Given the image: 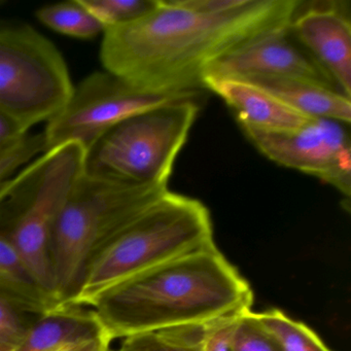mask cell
Returning a JSON list of instances; mask_svg holds the SVG:
<instances>
[{
    "label": "cell",
    "mask_w": 351,
    "mask_h": 351,
    "mask_svg": "<svg viewBox=\"0 0 351 351\" xmlns=\"http://www.w3.org/2000/svg\"><path fill=\"white\" fill-rule=\"evenodd\" d=\"M301 0H156L136 21L104 32V69L141 91L193 93L208 67L287 29Z\"/></svg>",
    "instance_id": "obj_1"
},
{
    "label": "cell",
    "mask_w": 351,
    "mask_h": 351,
    "mask_svg": "<svg viewBox=\"0 0 351 351\" xmlns=\"http://www.w3.org/2000/svg\"><path fill=\"white\" fill-rule=\"evenodd\" d=\"M252 304L250 282L213 242L117 283L91 307L114 341L207 324Z\"/></svg>",
    "instance_id": "obj_2"
},
{
    "label": "cell",
    "mask_w": 351,
    "mask_h": 351,
    "mask_svg": "<svg viewBox=\"0 0 351 351\" xmlns=\"http://www.w3.org/2000/svg\"><path fill=\"white\" fill-rule=\"evenodd\" d=\"M169 191L168 184L114 182L84 172L57 217L51 240L59 309L77 293L93 258Z\"/></svg>",
    "instance_id": "obj_3"
},
{
    "label": "cell",
    "mask_w": 351,
    "mask_h": 351,
    "mask_svg": "<svg viewBox=\"0 0 351 351\" xmlns=\"http://www.w3.org/2000/svg\"><path fill=\"white\" fill-rule=\"evenodd\" d=\"M213 242L208 208L169 191L93 258L65 307H91L117 283Z\"/></svg>",
    "instance_id": "obj_4"
},
{
    "label": "cell",
    "mask_w": 351,
    "mask_h": 351,
    "mask_svg": "<svg viewBox=\"0 0 351 351\" xmlns=\"http://www.w3.org/2000/svg\"><path fill=\"white\" fill-rule=\"evenodd\" d=\"M197 95L123 121L86 153L85 173L138 184H168L198 116Z\"/></svg>",
    "instance_id": "obj_5"
},
{
    "label": "cell",
    "mask_w": 351,
    "mask_h": 351,
    "mask_svg": "<svg viewBox=\"0 0 351 351\" xmlns=\"http://www.w3.org/2000/svg\"><path fill=\"white\" fill-rule=\"evenodd\" d=\"M86 153L81 143H62L45 152L10 180L21 208L8 238L56 303L51 240L63 205L85 172Z\"/></svg>",
    "instance_id": "obj_6"
},
{
    "label": "cell",
    "mask_w": 351,
    "mask_h": 351,
    "mask_svg": "<svg viewBox=\"0 0 351 351\" xmlns=\"http://www.w3.org/2000/svg\"><path fill=\"white\" fill-rule=\"evenodd\" d=\"M73 89L52 42L28 24L0 18V110L30 130L56 116Z\"/></svg>",
    "instance_id": "obj_7"
},
{
    "label": "cell",
    "mask_w": 351,
    "mask_h": 351,
    "mask_svg": "<svg viewBox=\"0 0 351 351\" xmlns=\"http://www.w3.org/2000/svg\"><path fill=\"white\" fill-rule=\"evenodd\" d=\"M197 95L141 91L108 71H97L73 87L60 112L47 122L46 151L75 141L86 152L123 121L169 102Z\"/></svg>",
    "instance_id": "obj_8"
},
{
    "label": "cell",
    "mask_w": 351,
    "mask_h": 351,
    "mask_svg": "<svg viewBox=\"0 0 351 351\" xmlns=\"http://www.w3.org/2000/svg\"><path fill=\"white\" fill-rule=\"evenodd\" d=\"M347 126L328 119L313 118L302 128L287 132L242 130L271 161L330 184L349 202L351 145Z\"/></svg>",
    "instance_id": "obj_9"
},
{
    "label": "cell",
    "mask_w": 351,
    "mask_h": 351,
    "mask_svg": "<svg viewBox=\"0 0 351 351\" xmlns=\"http://www.w3.org/2000/svg\"><path fill=\"white\" fill-rule=\"evenodd\" d=\"M252 77L298 80L341 92L332 77L293 38L289 28L262 36L226 55L213 63L204 75V79Z\"/></svg>",
    "instance_id": "obj_10"
},
{
    "label": "cell",
    "mask_w": 351,
    "mask_h": 351,
    "mask_svg": "<svg viewBox=\"0 0 351 351\" xmlns=\"http://www.w3.org/2000/svg\"><path fill=\"white\" fill-rule=\"evenodd\" d=\"M297 42L351 98V21L349 3L301 1L289 25Z\"/></svg>",
    "instance_id": "obj_11"
},
{
    "label": "cell",
    "mask_w": 351,
    "mask_h": 351,
    "mask_svg": "<svg viewBox=\"0 0 351 351\" xmlns=\"http://www.w3.org/2000/svg\"><path fill=\"white\" fill-rule=\"evenodd\" d=\"M203 88L217 94L234 110L242 128L287 132L302 128L313 119L242 80L205 77Z\"/></svg>",
    "instance_id": "obj_12"
},
{
    "label": "cell",
    "mask_w": 351,
    "mask_h": 351,
    "mask_svg": "<svg viewBox=\"0 0 351 351\" xmlns=\"http://www.w3.org/2000/svg\"><path fill=\"white\" fill-rule=\"evenodd\" d=\"M106 335L95 312L63 307L40 316L15 351H57Z\"/></svg>",
    "instance_id": "obj_13"
},
{
    "label": "cell",
    "mask_w": 351,
    "mask_h": 351,
    "mask_svg": "<svg viewBox=\"0 0 351 351\" xmlns=\"http://www.w3.org/2000/svg\"><path fill=\"white\" fill-rule=\"evenodd\" d=\"M242 81L262 88L293 110L310 118L328 119L343 124H350V98L341 92L308 82L283 77H252Z\"/></svg>",
    "instance_id": "obj_14"
},
{
    "label": "cell",
    "mask_w": 351,
    "mask_h": 351,
    "mask_svg": "<svg viewBox=\"0 0 351 351\" xmlns=\"http://www.w3.org/2000/svg\"><path fill=\"white\" fill-rule=\"evenodd\" d=\"M0 299L20 311L42 316L59 309L26 266L5 234L0 232Z\"/></svg>",
    "instance_id": "obj_15"
},
{
    "label": "cell",
    "mask_w": 351,
    "mask_h": 351,
    "mask_svg": "<svg viewBox=\"0 0 351 351\" xmlns=\"http://www.w3.org/2000/svg\"><path fill=\"white\" fill-rule=\"evenodd\" d=\"M40 23L71 38L89 40L104 34V24L90 13L81 0L64 1L40 8L36 13Z\"/></svg>",
    "instance_id": "obj_16"
},
{
    "label": "cell",
    "mask_w": 351,
    "mask_h": 351,
    "mask_svg": "<svg viewBox=\"0 0 351 351\" xmlns=\"http://www.w3.org/2000/svg\"><path fill=\"white\" fill-rule=\"evenodd\" d=\"M206 324L180 326L134 335L110 351H204Z\"/></svg>",
    "instance_id": "obj_17"
},
{
    "label": "cell",
    "mask_w": 351,
    "mask_h": 351,
    "mask_svg": "<svg viewBox=\"0 0 351 351\" xmlns=\"http://www.w3.org/2000/svg\"><path fill=\"white\" fill-rule=\"evenodd\" d=\"M263 324L278 338L283 351H332L311 328L273 308L258 313Z\"/></svg>",
    "instance_id": "obj_18"
},
{
    "label": "cell",
    "mask_w": 351,
    "mask_h": 351,
    "mask_svg": "<svg viewBox=\"0 0 351 351\" xmlns=\"http://www.w3.org/2000/svg\"><path fill=\"white\" fill-rule=\"evenodd\" d=\"M230 351H283L274 332L267 328L258 313L246 310L238 316L230 340Z\"/></svg>",
    "instance_id": "obj_19"
},
{
    "label": "cell",
    "mask_w": 351,
    "mask_h": 351,
    "mask_svg": "<svg viewBox=\"0 0 351 351\" xmlns=\"http://www.w3.org/2000/svg\"><path fill=\"white\" fill-rule=\"evenodd\" d=\"M106 29L141 19L155 8L156 0H81Z\"/></svg>",
    "instance_id": "obj_20"
},
{
    "label": "cell",
    "mask_w": 351,
    "mask_h": 351,
    "mask_svg": "<svg viewBox=\"0 0 351 351\" xmlns=\"http://www.w3.org/2000/svg\"><path fill=\"white\" fill-rule=\"evenodd\" d=\"M46 152L44 133L28 132L0 147V184L7 182L18 169Z\"/></svg>",
    "instance_id": "obj_21"
},
{
    "label": "cell",
    "mask_w": 351,
    "mask_h": 351,
    "mask_svg": "<svg viewBox=\"0 0 351 351\" xmlns=\"http://www.w3.org/2000/svg\"><path fill=\"white\" fill-rule=\"evenodd\" d=\"M25 314L0 299V346L16 349L21 344L32 326Z\"/></svg>",
    "instance_id": "obj_22"
},
{
    "label": "cell",
    "mask_w": 351,
    "mask_h": 351,
    "mask_svg": "<svg viewBox=\"0 0 351 351\" xmlns=\"http://www.w3.org/2000/svg\"><path fill=\"white\" fill-rule=\"evenodd\" d=\"M239 314L219 318L205 326L204 351H230L232 332Z\"/></svg>",
    "instance_id": "obj_23"
},
{
    "label": "cell",
    "mask_w": 351,
    "mask_h": 351,
    "mask_svg": "<svg viewBox=\"0 0 351 351\" xmlns=\"http://www.w3.org/2000/svg\"><path fill=\"white\" fill-rule=\"evenodd\" d=\"M29 130L22 126L10 114L0 110V147L27 134Z\"/></svg>",
    "instance_id": "obj_24"
},
{
    "label": "cell",
    "mask_w": 351,
    "mask_h": 351,
    "mask_svg": "<svg viewBox=\"0 0 351 351\" xmlns=\"http://www.w3.org/2000/svg\"><path fill=\"white\" fill-rule=\"evenodd\" d=\"M112 342V341L106 335H104L94 340L71 345V346H67L57 351H110Z\"/></svg>",
    "instance_id": "obj_25"
},
{
    "label": "cell",
    "mask_w": 351,
    "mask_h": 351,
    "mask_svg": "<svg viewBox=\"0 0 351 351\" xmlns=\"http://www.w3.org/2000/svg\"><path fill=\"white\" fill-rule=\"evenodd\" d=\"M0 351H15V348H11V347L0 346Z\"/></svg>",
    "instance_id": "obj_26"
}]
</instances>
